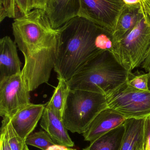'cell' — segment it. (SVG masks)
Wrapping results in <instances>:
<instances>
[{
    "label": "cell",
    "instance_id": "obj_1",
    "mask_svg": "<svg viewBox=\"0 0 150 150\" xmlns=\"http://www.w3.org/2000/svg\"><path fill=\"white\" fill-rule=\"evenodd\" d=\"M14 41L23 53L22 79L29 91L49 81L58 52L59 29L52 27L45 10L33 9L14 19Z\"/></svg>",
    "mask_w": 150,
    "mask_h": 150
},
{
    "label": "cell",
    "instance_id": "obj_2",
    "mask_svg": "<svg viewBox=\"0 0 150 150\" xmlns=\"http://www.w3.org/2000/svg\"><path fill=\"white\" fill-rule=\"evenodd\" d=\"M59 30V45L54 69L57 78L68 81L87 62L104 50L97 43L98 36L104 30L80 16L70 20Z\"/></svg>",
    "mask_w": 150,
    "mask_h": 150
},
{
    "label": "cell",
    "instance_id": "obj_3",
    "mask_svg": "<svg viewBox=\"0 0 150 150\" xmlns=\"http://www.w3.org/2000/svg\"><path fill=\"white\" fill-rule=\"evenodd\" d=\"M131 75L106 49L87 62L67 82L70 90H85L106 96L127 83Z\"/></svg>",
    "mask_w": 150,
    "mask_h": 150
},
{
    "label": "cell",
    "instance_id": "obj_4",
    "mask_svg": "<svg viewBox=\"0 0 150 150\" xmlns=\"http://www.w3.org/2000/svg\"><path fill=\"white\" fill-rule=\"evenodd\" d=\"M106 96L82 90H70L62 120L68 130L83 134L96 116L107 108Z\"/></svg>",
    "mask_w": 150,
    "mask_h": 150
},
{
    "label": "cell",
    "instance_id": "obj_5",
    "mask_svg": "<svg viewBox=\"0 0 150 150\" xmlns=\"http://www.w3.org/2000/svg\"><path fill=\"white\" fill-rule=\"evenodd\" d=\"M150 46V25L143 16L134 28L121 39L112 42L110 50L129 72L142 65Z\"/></svg>",
    "mask_w": 150,
    "mask_h": 150
},
{
    "label": "cell",
    "instance_id": "obj_6",
    "mask_svg": "<svg viewBox=\"0 0 150 150\" xmlns=\"http://www.w3.org/2000/svg\"><path fill=\"white\" fill-rule=\"evenodd\" d=\"M107 107L127 119L150 116V91L136 89L127 83L106 96Z\"/></svg>",
    "mask_w": 150,
    "mask_h": 150
},
{
    "label": "cell",
    "instance_id": "obj_7",
    "mask_svg": "<svg viewBox=\"0 0 150 150\" xmlns=\"http://www.w3.org/2000/svg\"><path fill=\"white\" fill-rule=\"evenodd\" d=\"M78 16L92 22L112 35L125 4L122 0H80Z\"/></svg>",
    "mask_w": 150,
    "mask_h": 150
},
{
    "label": "cell",
    "instance_id": "obj_8",
    "mask_svg": "<svg viewBox=\"0 0 150 150\" xmlns=\"http://www.w3.org/2000/svg\"><path fill=\"white\" fill-rule=\"evenodd\" d=\"M21 74L0 81V115L2 118H11L31 104L30 91Z\"/></svg>",
    "mask_w": 150,
    "mask_h": 150
},
{
    "label": "cell",
    "instance_id": "obj_9",
    "mask_svg": "<svg viewBox=\"0 0 150 150\" xmlns=\"http://www.w3.org/2000/svg\"><path fill=\"white\" fill-rule=\"evenodd\" d=\"M46 105L45 104L31 103L11 118H8L12 127L24 142H25L27 137L37 127Z\"/></svg>",
    "mask_w": 150,
    "mask_h": 150
},
{
    "label": "cell",
    "instance_id": "obj_10",
    "mask_svg": "<svg viewBox=\"0 0 150 150\" xmlns=\"http://www.w3.org/2000/svg\"><path fill=\"white\" fill-rule=\"evenodd\" d=\"M80 0H48L45 10L52 27L58 29L79 16Z\"/></svg>",
    "mask_w": 150,
    "mask_h": 150
},
{
    "label": "cell",
    "instance_id": "obj_11",
    "mask_svg": "<svg viewBox=\"0 0 150 150\" xmlns=\"http://www.w3.org/2000/svg\"><path fill=\"white\" fill-rule=\"evenodd\" d=\"M127 118L116 111L107 108L101 111L82 134L87 142L95 141L103 135L122 125Z\"/></svg>",
    "mask_w": 150,
    "mask_h": 150
},
{
    "label": "cell",
    "instance_id": "obj_12",
    "mask_svg": "<svg viewBox=\"0 0 150 150\" xmlns=\"http://www.w3.org/2000/svg\"><path fill=\"white\" fill-rule=\"evenodd\" d=\"M40 126L57 145L67 148L75 146L63 124L62 117L46 106L41 117Z\"/></svg>",
    "mask_w": 150,
    "mask_h": 150
},
{
    "label": "cell",
    "instance_id": "obj_13",
    "mask_svg": "<svg viewBox=\"0 0 150 150\" xmlns=\"http://www.w3.org/2000/svg\"><path fill=\"white\" fill-rule=\"evenodd\" d=\"M16 44L9 36L0 40V81L21 74Z\"/></svg>",
    "mask_w": 150,
    "mask_h": 150
},
{
    "label": "cell",
    "instance_id": "obj_14",
    "mask_svg": "<svg viewBox=\"0 0 150 150\" xmlns=\"http://www.w3.org/2000/svg\"><path fill=\"white\" fill-rule=\"evenodd\" d=\"M142 16L140 10V3L133 5L125 4L112 34V42L127 36L134 28Z\"/></svg>",
    "mask_w": 150,
    "mask_h": 150
},
{
    "label": "cell",
    "instance_id": "obj_15",
    "mask_svg": "<svg viewBox=\"0 0 150 150\" xmlns=\"http://www.w3.org/2000/svg\"><path fill=\"white\" fill-rule=\"evenodd\" d=\"M145 119H126L124 123L125 133L120 150H143Z\"/></svg>",
    "mask_w": 150,
    "mask_h": 150
},
{
    "label": "cell",
    "instance_id": "obj_16",
    "mask_svg": "<svg viewBox=\"0 0 150 150\" xmlns=\"http://www.w3.org/2000/svg\"><path fill=\"white\" fill-rule=\"evenodd\" d=\"M124 133L123 123L91 142L82 150H120Z\"/></svg>",
    "mask_w": 150,
    "mask_h": 150
},
{
    "label": "cell",
    "instance_id": "obj_17",
    "mask_svg": "<svg viewBox=\"0 0 150 150\" xmlns=\"http://www.w3.org/2000/svg\"><path fill=\"white\" fill-rule=\"evenodd\" d=\"M33 9V0H0V21L7 17L15 19Z\"/></svg>",
    "mask_w": 150,
    "mask_h": 150
},
{
    "label": "cell",
    "instance_id": "obj_18",
    "mask_svg": "<svg viewBox=\"0 0 150 150\" xmlns=\"http://www.w3.org/2000/svg\"><path fill=\"white\" fill-rule=\"evenodd\" d=\"M58 79V85L46 106L62 117L70 88L66 80L61 78Z\"/></svg>",
    "mask_w": 150,
    "mask_h": 150
},
{
    "label": "cell",
    "instance_id": "obj_19",
    "mask_svg": "<svg viewBox=\"0 0 150 150\" xmlns=\"http://www.w3.org/2000/svg\"><path fill=\"white\" fill-rule=\"evenodd\" d=\"M1 132L5 135L11 150H23L25 142L16 132L9 118H3Z\"/></svg>",
    "mask_w": 150,
    "mask_h": 150
},
{
    "label": "cell",
    "instance_id": "obj_20",
    "mask_svg": "<svg viewBox=\"0 0 150 150\" xmlns=\"http://www.w3.org/2000/svg\"><path fill=\"white\" fill-rule=\"evenodd\" d=\"M25 144L42 150H48L56 145L48 134L42 130L31 134L26 140Z\"/></svg>",
    "mask_w": 150,
    "mask_h": 150
},
{
    "label": "cell",
    "instance_id": "obj_21",
    "mask_svg": "<svg viewBox=\"0 0 150 150\" xmlns=\"http://www.w3.org/2000/svg\"><path fill=\"white\" fill-rule=\"evenodd\" d=\"M149 77V73L134 76L133 77L131 75L127 83L136 89L149 91L148 86Z\"/></svg>",
    "mask_w": 150,
    "mask_h": 150
},
{
    "label": "cell",
    "instance_id": "obj_22",
    "mask_svg": "<svg viewBox=\"0 0 150 150\" xmlns=\"http://www.w3.org/2000/svg\"><path fill=\"white\" fill-rule=\"evenodd\" d=\"M140 10L145 23L150 25V0H141Z\"/></svg>",
    "mask_w": 150,
    "mask_h": 150
},
{
    "label": "cell",
    "instance_id": "obj_23",
    "mask_svg": "<svg viewBox=\"0 0 150 150\" xmlns=\"http://www.w3.org/2000/svg\"><path fill=\"white\" fill-rule=\"evenodd\" d=\"M143 150H150V116L145 119L144 135Z\"/></svg>",
    "mask_w": 150,
    "mask_h": 150
},
{
    "label": "cell",
    "instance_id": "obj_24",
    "mask_svg": "<svg viewBox=\"0 0 150 150\" xmlns=\"http://www.w3.org/2000/svg\"><path fill=\"white\" fill-rule=\"evenodd\" d=\"M0 150H11L4 134L1 132Z\"/></svg>",
    "mask_w": 150,
    "mask_h": 150
},
{
    "label": "cell",
    "instance_id": "obj_25",
    "mask_svg": "<svg viewBox=\"0 0 150 150\" xmlns=\"http://www.w3.org/2000/svg\"><path fill=\"white\" fill-rule=\"evenodd\" d=\"M48 0H33V9L45 10Z\"/></svg>",
    "mask_w": 150,
    "mask_h": 150
},
{
    "label": "cell",
    "instance_id": "obj_26",
    "mask_svg": "<svg viewBox=\"0 0 150 150\" xmlns=\"http://www.w3.org/2000/svg\"><path fill=\"white\" fill-rule=\"evenodd\" d=\"M141 66L142 67L145 69V71L148 72V73H150V46L146 58Z\"/></svg>",
    "mask_w": 150,
    "mask_h": 150
},
{
    "label": "cell",
    "instance_id": "obj_27",
    "mask_svg": "<svg viewBox=\"0 0 150 150\" xmlns=\"http://www.w3.org/2000/svg\"><path fill=\"white\" fill-rule=\"evenodd\" d=\"M48 150H77L76 149H72V148H67V147H63V146H60V145H56L53 147L49 148Z\"/></svg>",
    "mask_w": 150,
    "mask_h": 150
},
{
    "label": "cell",
    "instance_id": "obj_28",
    "mask_svg": "<svg viewBox=\"0 0 150 150\" xmlns=\"http://www.w3.org/2000/svg\"><path fill=\"white\" fill-rule=\"evenodd\" d=\"M123 2L127 5H133L139 4L141 0H122Z\"/></svg>",
    "mask_w": 150,
    "mask_h": 150
},
{
    "label": "cell",
    "instance_id": "obj_29",
    "mask_svg": "<svg viewBox=\"0 0 150 150\" xmlns=\"http://www.w3.org/2000/svg\"><path fill=\"white\" fill-rule=\"evenodd\" d=\"M149 79H148V89H149V91H150V73H149Z\"/></svg>",
    "mask_w": 150,
    "mask_h": 150
},
{
    "label": "cell",
    "instance_id": "obj_30",
    "mask_svg": "<svg viewBox=\"0 0 150 150\" xmlns=\"http://www.w3.org/2000/svg\"><path fill=\"white\" fill-rule=\"evenodd\" d=\"M23 150H30L29 148H28V146H27V145H26V144L25 145L24 148Z\"/></svg>",
    "mask_w": 150,
    "mask_h": 150
},
{
    "label": "cell",
    "instance_id": "obj_31",
    "mask_svg": "<svg viewBox=\"0 0 150 150\" xmlns=\"http://www.w3.org/2000/svg\"><path fill=\"white\" fill-rule=\"evenodd\" d=\"M142 150V149H139V150Z\"/></svg>",
    "mask_w": 150,
    "mask_h": 150
}]
</instances>
